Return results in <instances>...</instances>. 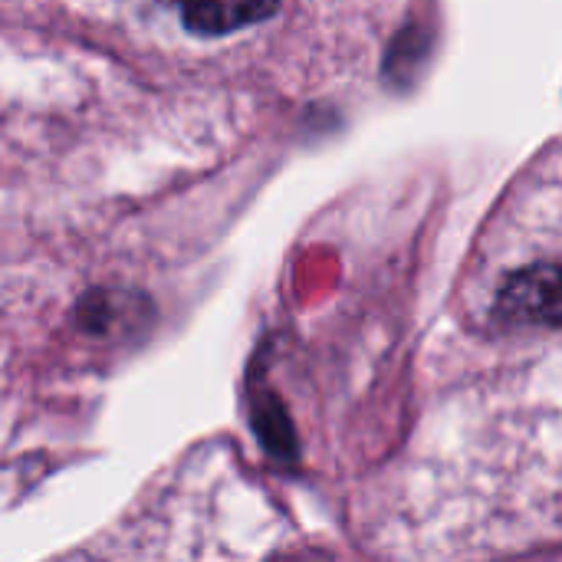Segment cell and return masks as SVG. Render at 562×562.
<instances>
[{"instance_id":"cell-1","label":"cell","mask_w":562,"mask_h":562,"mask_svg":"<svg viewBox=\"0 0 562 562\" xmlns=\"http://www.w3.org/2000/svg\"><path fill=\"white\" fill-rule=\"evenodd\" d=\"M184 26L201 36H224L277 16L280 0H178Z\"/></svg>"}]
</instances>
